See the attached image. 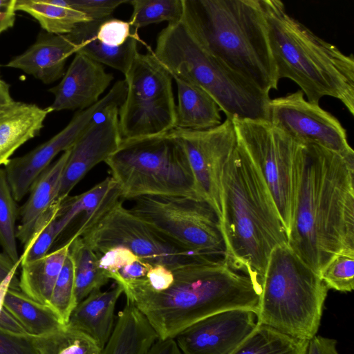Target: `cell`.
Here are the masks:
<instances>
[{
    "mask_svg": "<svg viewBox=\"0 0 354 354\" xmlns=\"http://www.w3.org/2000/svg\"><path fill=\"white\" fill-rule=\"evenodd\" d=\"M62 201L57 200L37 223L29 241L24 246L20 265L32 262L46 255L59 234L56 230L55 219Z\"/></svg>",
    "mask_w": 354,
    "mask_h": 354,
    "instance_id": "35",
    "label": "cell"
},
{
    "mask_svg": "<svg viewBox=\"0 0 354 354\" xmlns=\"http://www.w3.org/2000/svg\"><path fill=\"white\" fill-rule=\"evenodd\" d=\"M0 330L14 335H28L21 324L3 306L0 312Z\"/></svg>",
    "mask_w": 354,
    "mask_h": 354,
    "instance_id": "45",
    "label": "cell"
},
{
    "mask_svg": "<svg viewBox=\"0 0 354 354\" xmlns=\"http://www.w3.org/2000/svg\"><path fill=\"white\" fill-rule=\"evenodd\" d=\"M126 93L125 82H116L96 104L77 111L69 123L55 136L28 153L10 158L4 165V170L15 201H19L26 196L34 181L58 153L72 147L98 112L112 104H122Z\"/></svg>",
    "mask_w": 354,
    "mask_h": 354,
    "instance_id": "14",
    "label": "cell"
},
{
    "mask_svg": "<svg viewBox=\"0 0 354 354\" xmlns=\"http://www.w3.org/2000/svg\"><path fill=\"white\" fill-rule=\"evenodd\" d=\"M261 288L258 324L303 339L316 335L328 289L287 243L272 251Z\"/></svg>",
    "mask_w": 354,
    "mask_h": 354,
    "instance_id": "7",
    "label": "cell"
},
{
    "mask_svg": "<svg viewBox=\"0 0 354 354\" xmlns=\"http://www.w3.org/2000/svg\"><path fill=\"white\" fill-rule=\"evenodd\" d=\"M267 111V120L297 141L316 144L345 156H354L339 120L319 104L308 101L301 90L270 99Z\"/></svg>",
    "mask_w": 354,
    "mask_h": 354,
    "instance_id": "15",
    "label": "cell"
},
{
    "mask_svg": "<svg viewBox=\"0 0 354 354\" xmlns=\"http://www.w3.org/2000/svg\"><path fill=\"white\" fill-rule=\"evenodd\" d=\"M169 133L183 148L199 194L218 220L222 174L237 144L232 119L226 118L219 125L205 130L174 128Z\"/></svg>",
    "mask_w": 354,
    "mask_h": 354,
    "instance_id": "13",
    "label": "cell"
},
{
    "mask_svg": "<svg viewBox=\"0 0 354 354\" xmlns=\"http://www.w3.org/2000/svg\"><path fill=\"white\" fill-rule=\"evenodd\" d=\"M257 325L254 311L225 310L194 323L174 339L182 354H232Z\"/></svg>",
    "mask_w": 354,
    "mask_h": 354,
    "instance_id": "18",
    "label": "cell"
},
{
    "mask_svg": "<svg viewBox=\"0 0 354 354\" xmlns=\"http://www.w3.org/2000/svg\"><path fill=\"white\" fill-rule=\"evenodd\" d=\"M15 2L16 0H0V35L15 24Z\"/></svg>",
    "mask_w": 354,
    "mask_h": 354,
    "instance_id": "44",
    "label": "cell"
},
{
    "mask_svg": "<svg viewBox=\"0 0 354 354\" xmlns=\"http://www.w3.org/2000/svg\"><path fill=\"white\" fill-rule=\"evenodd\" d=\"M50 112L35 104L14 101L0 112V165L25 142L38 136Z\"/></svg>",
    "mask_w": 354,
    "mask_h": 354,
    "instance_id": "23",
    "label": "cell"
},
{
    "mask_svg": "<svg viewBox=\"0 0 354 354\" xmlns=\"http://www.w3.org/2000/svg\"><path fill=\"white\" fill-rule=\"evenodd\" d=\"M319 277L328 289L351 292L354 288V249L340 250L322 270Z\"/></svg>",
    "mask_w": 354,
    "mask_h": 354,
    "instance_id": "37",
    "label": "cell"
},
{
    "mask_svg": "<svg viewBox=\"0 0 354 354\" xmlns=\"http://www.w3.org/2000/svg\"><path fill=\"white\" fill-rule=\"evenodd\" d=\"M115 180L110 176L88 191L64 199L55 219L57 234H59L78 215L83 214L79 228L73 236H80L97 218L112 204L120 198Z\"/></svg>",
    "mask_w": 354,
    "mask_h": 354,
    "instance_id": "24",
    "label": "cell"
},
{
    "mask_svg": "<svg viewBox=\"0 0 354 354\" xmlns=\"http://www.w3.org/2000/svg\"><path fill=\"white\" fill-rule=\"evenodd\" d=\"M232 120L237 143L267 184L288 236L292 217L297 160L302 143L266 120Z\"/></svg>",
    "mask_w": 354,
    "mask_h": 354,
    "instance_id": "11",
    "label": "cell"
},
{
    "mask_svg": "<svg viewBox=\"0 0 354 354\" xmlns=\"http://www.w3.org/2000/svg\"><path fill=\"white\" fill-rule=\"evenodd\" d=\"M279 80L297 84L310 102L339 100L354 115V57L291 17L279 0H261Z\"/></svg>",
    "mask_w": 354,
    "mask_h": 354,
    "instance_id": "5",
    "label": "cell"
},
{
    "mask_svg": "<svg viewBox=\"0 0 354 354\" xmlns=\"http://www.w3.org/2000/svg\"><path fill=\"white\" fill-rule=\"evenodd\" d=\"M3 306L21 324L26 333L36 337L54 332L66 325L54 310L39 303L20 289L9 288Z\"/></svg>",
    "mask_w": 354,
    "mask_h": 354,
    "instance_id": "28",
    "label": "cell"
},
{
    "mask_svg": "<svg viewBox=\"0 0 354 354\" xmlns=\"http://www.w3.org/2000/svg\"><path fill=\"white\" fill-rule=\"evenodd\" d=\"M20 265V260L15 263L5 252H0V284Z\"/></svg>",
    "mask_w": 354,
    "mask_h": 354,
    "instance_id": "47",
    "label": "cell"
},
{
    "mask_svg": "<svg viewBox=\"0 0 354 354\" xmlns=\"http://www.w3.org/2000/svg\"><path fill=\"white\" fill-rule=\"evenodd\" d=\"M112 104L98 112L71 148L61 178L57 200L66 199L74 187L95 165L118 148L122 140L118 111Z\"/></svg>",
    "mask_w": 354,
    "mask_h": 354,
    "instance_id": "16",
    "label": "cell"
},
{
    "mask_svg": "<svg viewBox=\"0 0 354 354\" xmlns=\"http://www.w3.org/2000/svg\"><path fill=\"white\" fill-rule=\"evenodd\" d=\"M0 354H39L34 337L0 330Z\"/></svg>",
    "mask_w": 354,
    "mask_h": 354,
    "instance_id": "40",
    "label": "cell"
},
{
    "mask_svg": "<svg viewBox=\"0 0 354 354\" xmlns=\"http://www.w3.org/2000/svg\"><path fill=\"white\" fill-rule=\"evenodd\" d=\"M0 68H1V65H0Z\"/></svg>",
    "mask_w": 354,
    "mask_h": 354,
    "instance_id": "50",
    "label": "cell"
},
{
    "mask_svg": "<svg viewBox=\"0 0 354 354\" xmlns=\"http://www.w3.org/2000/svg\"><path fill=\"white\" fill-rule=\"evenodd\" d=\"M129 209L158 231L196 254H224L218 220L205 201L183 196H145Z\"/></svg>",
    "mask_w": 354,
    "mask_h": 354,
    "instance_id": "12",
    "label": "cell"
},
{
    "mask_svg": "<svg viewBox=\"0 0 354 354\" xmlns=\"http://www.w3.org/2000/svg\"><path fill=\"white\" fill-rule=\"evenodd\" d=\"M71 149L64 151L34 181L30 195L19 211V223L17 226V239L24 245L29 241L40 218L57 201L64 169Z\"/></svg>",
    "mask_w": 354,
    "mask_h": 354,
    "instance_id": "22",
    "label": "cell"
},
{
    "mask_svg": "<svg viewBox=\"0 0 354 354\" xmlns=\"http://www.w3.org/2000/svg\"><path fill=\"white\" fill-rule=\"evenodd\" d=\"M0 79H1V77H0Z\"/></svg>",
    "mask_w": 354,
    "mask_h": 354,
    "instance_id": "51",
    "label": "cell"
},
{
    "mask_svg": "<svg viewBox=\"0 0 354 354\" xmlns=\"http://www.w3.org/2000/svg\"><path fill=\"white\" fill-rule=\"evenodd\" d=\"M172 272V284L160 292L153 290L145 277L115 281L127 303L145 316L158 339L175 338L194 323L225 310L257 314L261 285L232 269L223 258H206Z\"/></svg>",
    "mask_w": 354,
    "mask_h": 354,
    "instance_id": "2",
    "label": "cell"
},
{
    "mask_svg": "<svg viewBox=\"0 0 354 354\" xmlns=\"http://www.w3.org/2000/svg\"><path fill=\"white\" fill-rule=\"evenodd\" d=\"M221 207L223 259L261 285L272 251L287 243V234L267 184L238 143L223 171Z\"/></svg>",
    "mask_w": 354,
    "mask_h": 354,
    "instance_id": "3",
    "label": "cell"
},
{
    "mask_svg": "<svg viewBox=\"0 0 354 354\" xmlns=\"http://www.w3.org/2000/svg\"><path fill=\"white\" fill-rule=\"evenodd\" d=\"M70 240L41 259L21 265L20 290L32 299L48 305L52 292L68 255Z\"/></svg>",
    "mask_w": 354,
    "mask_h": 354,
    "instance_id": "27",
    "label": "cell"
},
{
    "mask_svg": "<svg viewBox=\"0 0 354 354\" xmlns=\"http://www.w3.org/2000/svg\"><path fill=\"white\" fill-rule=\"evenodd\" d=\"M122 293L118 283L105 291L93 292L77 304L66 326L86 333L102 349L113 332L115 308Z\"/></svg>",
    "mask_w": 354,
    "mask_h": 354,
    "instance_id": "21",
    "label": "cell"
},
{
    "mask_svg": "<svg viewBox=\"0 0 354 354\" xmlns=\"http://www.w3.org/2000/svg\"><path fill=\"white\" fill-rule=\"evenodd\" d=\"M147 48V53H137L124 74L127 93L118 111L122 139L161 135L175 128L173 77Z\"/></svg>",
    "mask_w": 354,
    "mask_h": 354,
    "instance_id": "9",
    "label": "cell"
},
{
    "mask_svg": "<svg viewBox=\"0 0 354 354\" xmlns=\"http://www.w3.org/2000/svg\"><path fill=\"white\" fill-rule=\"evenodd\" d=\"M80 236L98 256L122 247L151 266L162 265L171 270L212 257L196 254L176 243L125 208L120 199Z\"/></svg>",
    "mask_w": 354,
    "mask_h": 354,
    "instance_id": "10",
    "label": "cell"
},
{
    "mask_svg": "<svg viewBox=\"0 0 354 354\" xmlns=\"http://www.w3.org/2000/svg\"><path fill=\"white\" fill-rule=\"evenodd\" d=\"M174 79L178 93L175 128L205 130L221 124V110L207 93L194 84Z\"/></svg>",
    "mask_w": 354,
    "mask_h": 354,
    "instance_id": "26",
    "label": "cell"
},
{
    "mask_svg": "<svg viewBox=\"0 0 354 354\" xmlns=\"http://www.w3.org/2000/svg\"><path fill=\"white\" fill-rule=\"evenodd\" d=\"M335 339L315 335L309 339L306 354H339Z\"/></svg>",
    "mask_w": 354,
    "mask_h": 354,
    "instance_id": "43",
    "label": "cell"
},
{
    "mask_svg": "<svg viewBox=\"0 0 354 354\" xmlns=\"http://www.w3.org/2000/svg\"><path fill=\"white\" fill-rule=\"evenodd\" d=\"M17 270V269L14 270L0 284V312L3 308V299L7 290L10 287V286L14 284V283H15V282H18L15 278V274Z\"/></svg>",
    "mask_w": 354,
    "mask_h": 354,
    "instance_id": "49",
    "label": "cell"
},
{
    "mask_svg": "<svg viewBox=\"0 0 354 354\" xmlns=\"http://www.w3.org/2000/svg\"><path fill=\"white\" fill-rule=\"evenodd\" d=\"M66 35L77 53L124 75L138 53V42H142L129 21L113 17L82 23Z\"/></svg>",
    "mask_w": 354,
    "mask_h": 354,
    "instance_id": "17",
    "label": "cell"
},
{
    "mask_svg": "<svg viewBox=\"0 0 354 354\" xmlns=\"http://www.w3.org/2000/svg\"><path fill=\"white\" fill-rule=\"evenodd\" d=\"M104 162L121 198L183 196L203 201L185 153L169 132L122 139Z\"/></svg>",
    "mask_w": 354,
    "mask_h": 354,
    "instance_id": "8",
    "label": "cell"
},
{
    "mask_svg": "<svg viewBox=\"0 0 354 354\" xmlns=\"http://www.w3.org/2000/svg\"><path fill=\"white\" fill-rule=\"evenodd\" d=\"M65 6L84 14L93 21H100L111 17L115 10L129 0H58Z\"/></svg>",
    "mask_w": 354,
    "mask_h": 354,
    "instance_id": "38",
    "label": "cell"
},
{
    "mask_svg": "<svg viewBox=\"0 0 354 354\" xmlns=\"http://www.w3.org/2000/svg\"><path fill=\"white\" fill-rule=\"evenodd\" d=\"M15 10L31 15L48 33L68 35L80 24L92 21L84 14L63 6L58 0H16Z\"/></svg>",
    "mask_w": 354,
    "mask_h": 354,
    "instance_id": "29",
    "label": "cell"
},
{
    "mask_svg": "<svg viewBox=\"0 0 354 354\" xmlns=\"http://www.w3.org/2000/svg\"><path fill=\"white\" fill-rule=\"evenodd\" d=\"M113 79L102 64L76 53L61 82L48 90L55 98L47 109L49 112L86 109L100 100Z\"/></svg>",
    "mask_w": 354,
    "mask_h": 354,
    "instance_id": "19",
    "label": "cell"
},
{
    "mask_svg": "<svg viewBox=\"0 0 354 354\" xmlns=\"http://www.w3.org/2000/svg\"><path fill=\"white\" fill-rule=\"evenodd\" d=\"M140 259L129 249L118 247L99 256V263L111 279V277L120 270Z\"/></svg>",
    "mask_w": 354,
    "mask_h": 354,
    "instance_id": "39",
    "label": "cell"
},
{
    "mask_svg": "<svg viewBox=\"0 0 354 354\" xmlns=\"http://www.w3.org/2000/svg\"><path fill=\"white\" fill-rule=\"evenodd\" d=\"M153 53L173 79L207 93L226 118L267 120L269 94L208 53L183 17L160 32Z\"/></svg>",
    "mask_w": 354,
    "mask_h": 354,
    "instance_id": "6",
    "label": "cell"
},
{
    "mask_svg": "<svg viewBox=\"0 0 354 354\" xmlns=\"http://www.w3.org/2000/svg\"><path fill=\"white\" fill-rule=\"evenodd\" d=\"M146 354H182L174 338L158 339Z\"/></svg>",
    "mask_w": 354,
    "mask_h": 354,
    "instance_id": "46",
    "label": "cell"
},
{
    "mask_svg": "<svg viewBox=\"0 0 354 354\" xmlns=\"http://www.w3.org/2000/svg\"><path fill=\"white\" fill-rule=\"evenodd\" d=\"M153 266L140 259L133 263L120 270L111 279L117 281L120 279L129 280L145 277L147 272Z\"/></svg>",
    "mask_w": 354,
    "mask_h": 354,
    "instance_id": "42",
    "label": "cell"
},
{
    "mask_svg": "<svg viewBox=\"0 0 354 354\" xmlns=\"http://www.w3.org/2000/svg\"><path fill=\"white\" fill-rule=\"evenodd\" d=\"M308 341L257 324L232 354H306Z\"/></svg>",
    "mask_w": 354,
    "mask_h": 354,
    "instance_id": "31",
    "label": "cell"
},
{
    "mask_svg": "<svg viewBox=\"0 0 354 354\" xmlns=\"http://www.w3.org/2000/svg\"><path fill=\"white\" fill-rule=\"evenodd\" d=\"M77 51L66 35L40 32L35 42L6 66L20 69L49 84L64 76L67 59Z\"/></svg>",
    "mask_w": 354,
    "mask_h": 354,
    "instance_id": "20",
    "label": "cell"
},
{
    "mask_svg": "<svg viewBox=\"0 0 354 354\" xmlns=\"http://www.w3.org/2000/svg\"><path fill=\"white\" fill-rule=\"evenodd\" d=\"M19 214L4 169L0 168V245L6 254L17 263L16 221Z\"/></svg>",
    "mask_w": 354,
    "mask_h": 354,
    "instance_id": "34",
    "label": "cell"
},
{
    "mask_svg": "<svg viewBox=\"0 0 354 354\" xmlns=\"http://www.w3.org/2000/svg\"><path fill=\"white\" fill-rule=\"evenodd\" d=\"M34 339L39 354H101L102 350L88 335L66 325Z\"/></svg>",
    "mask_w": 354,
    "mask_h": 354,
    "instance_id": "32",
    "label": "cell"
},
{
    "mask_svg": "<svg viewBox=\"0 0 354 354\" xmlns=\"http://www.w3.org/2000/svg\"><path fill=\"white\" fill-rule=\"evenodd\" d=\"M158 339L145 316L127 303L118 313L113 332L101 354H146Z\"/></svg>",
    "mask_w": 354,
    "mask_h": 354,
    "instance_id": "25",
    "label": "cell"
},
{
    "mask_svg": "<svg viewBox=\"0 0 354 354\" xmlns=\"http://www.w3.org/2000/svg\"><path fill=\"white\" fill-rule=\"evenodd\" d=\"M77 304L75 295L74 266L68 253L54 286L48 305L66 325Z\"/></svg>",
    "mask_w": 354,
    "mask_h": 354,
    "instance_id": "36",
    "label": "cell"
},
{
    "mask_svg": "<svg viewBox=\"0 0 354 354\" xmlns=\"http://www.w3.org/2000/svg\"><path fill=\"white\" fill-rule=\"evenodd\" d=\"M133 12L129 22L138 30L150 24L179 21L183 15V0L129 1Z\"/></svg>",
    "mask_w": 354,
    "mask_h": 354,
    "instance_id": "33",
    "label": "cell"
},
{
    "mask_svg": "<svg viewBox=\"0 0 354 354\" xmlns=\"http://www.w3.org/2000/svg\"><path fill=\"white\" fill-rule=\"evenodd\" d=\"M183 19L212 56L266 93L278 88L261 0H183Z\"/></svg>",
    "mask_w": 354,
    "mask_h": 354,
    "instance_id": "4",
    "label": "cell"
},
{
    "mask_svg": "<svg viewBox=\"0 0 354 354\" xmlns=\"http://www.w3.org/2000/svg\"><path fill=\"white\" fill-rule=\"evenodd\" d=\"M353 174L354 156L301 145L287 244L319 275L340 250L354 249Z\"/></svg>",
    "mask_w": 354,
    "mask_h": 354,
    "instance_id": "1",
    "label": "cell"
},
{
    "mask_svg": "<svg viewBox=\"0 0 354 354\" xmlns=\"http://www.w3.org/2000/svg\"><path fill=\"white\" fill-rule=\"evenodd\" d=\"M14 101L10 92V84L0 79V112Z\"/></svg>",
    "mask_w": 354,
    "mask_h": 354,
    "instance_id": "48",
    "label": "cell"
},
{
    "mask_svg": "<svg viewBox=\"0 0 354 354\" xmlns=\"http://www.w3.org/2000/svg\"><path fill=\"white\" fill-rule=\"evenodd\" d=\"M145 278L150 288L156 292L167 289L174 279L172 270L162 265L153 266L147 272Z\"/></svg>",
    "mask_w": 354,
    "mask_h": 354,
    "instance_id": "41",
    "label": "cell"
},
{
    "mask_svg": "<svg viewBox=\"0 0 354 354\" xmlns=\"http://www.w3.org/2000/svg\"><path fill=\"white\" fill-rule=\"evenodd\" d=\"M70 254L75 273V295L77 304L110 280L106 272L100 266L99 256L86 243L81 236L69 239Z\"/></svg>",
    "mask_w": 354,
    "mask_h": 354,
    "instance_id": "30",
    "label": "cell"
}]
</instances>
